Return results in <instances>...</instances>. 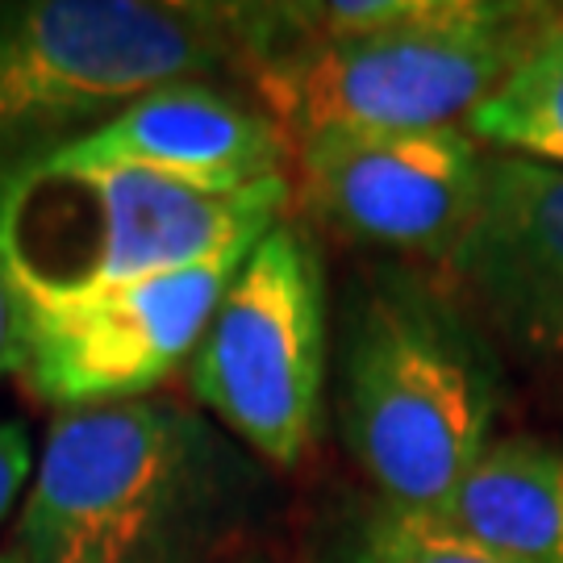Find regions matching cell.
I'll use <instances>...</instances> for the list:
<instances>
[{
    "instance_id": "cell-15",
    "label": "cell",
    "mask_w": 563,
    "mask_h": 563,
    "mask_svg": "<svg viewBox=\"0 0 563 563\" xmlns=\"http://www.w3.org/2000/svg\"><path fill=\"white\" fill-rule=\"evenodd\" d=\"M25 360V342H21V305L13 297V288L0 276V376L21 372Z\"/></svg>"
},
{
    "instance_id": "cell-11",
    "label": "cell",
    "mask_w": 563,
    "mask_h": 563,
    "mask_svg": "<svg viewBox=\"0 0 563 563\" xmlns=\"http://www.w3.org/2000/svg\"><path fill=\"white\" fill-rule=\"evenodd\" d=\"M418 514L509 563H563V451L501 439Z\"/></svg>"
},
{
    "instance_id": "cell-4",
    "label": "cell",
    "mask_w": 563,
    "mask_h": 563,
    "mask_svg": "<svg viewBox=\"0 0 563 563\" xmlns=\"http://www.w3.org/2000/svg\"><path fill=\"white\" fill-rule=\"evenodd\" d=\"M267 46L263 4H0V163L55 151L163 84L209 80Z\"/></svg>"
},
{
    "instance_id": "cell-7",
    "label": "cell",
    "mask_w": 563,
    "mask_h": 563,
    "mask_svg": "<svg viewBox=\"0 0 563 563\" xmlns=\"http://www.w3.org/2000/svg\"><path fill=\"white\" fill-rule=\"evenodd\" d=\"M246 255L63 301H18L25 342L21 376L42 401L67 413L142 401L192 360L225 284Z\"/></svg>"
},
{
    "instance_id": "cell-12",
    "label": "cell",
    "mask_w": 563,
    "mask_h": 563,
    "mask_svg": "<svg viewBox=\"0 0 563 563\" xmlns=\"http://www.w3.org/2000/svg\"><path fill=\"white\" fill-rule=\"evenodd\" d=\"M463 130L484 146H497V155L563 172V9L522 63L472 109Z\"/></svg>"
},
{
    "instance_id": "cell-1",
    "label": "cell",
    "mask_w": 563,
    "mask_h": 563,
    "mask_svg": "<svg viewBox=\"0 0 563 563\" xmlns=\"http://www.w3.org/2000/svg\"><path fill=\"white\" fill-rule=\"evenodd\" d=\"M246 463L176 401L76 409L51 426L9 551L21 563H197L239 518Z\"/></svg>"
},
{
    "instance_id": "cell-2",
    "label": "cell",
    "mask_w": 563,
    "mask_h": 563,
    "mask_svg": "<svg viewBox=\"0 0 563 563\" xmlns=\"http://www.w3.org/2000/svg\"><path fill=\"white\" fill-rule=\"evenodd\" d=\"M288 176L205 192L142 167L38 151L0 163V276L18 301L84 297L246 255L288 218Z\"/></svg>"
},
{
    "instance_id": "cell-8",
    "label": "cell",
    "mask_w": 563,
    "mask_h": 563,
    "mask_svg": "<svg viewBox=\"0 0 563 563\" xmlns=\"http://www.w3.org/2000/svg\"><path fill=\"white\" fill-rule=\"evenodd\" d=\"M309 205L339 234L451 272L484 192L481 142L439 130H313L292 142Z\"/></svg>"
},
{
    "instance_id": "cell-13",
    "label": "cell",
    "mask_w": 563,
    "mask_h": 563,
    "mask_svg": "<svg viewBox=\"0 0 563 563\" xmlns=\"http://www.w3.org/2000/svg\"><path fill=\"white\" fill-rule=\"evenodd\" d=\"M342 563H509L484 547L451 534L446 526L430 522L418 509H393L376 505L355 539L346 547Z\"/></svg>"
},
{
    "instance_id": "cell-5",
    "label": "cell",
    "mask_w": 563,
    "mask_h": 563,
    "mask_svg": "<svg viewBox=\"0 0 563 563\" xmlns=\"http://www.w3.org/2000/svg\"><path fill=\"white\" fill-rule=\"evenodd\" d=\"M555 13L551 4L509 0H409L380 30L272 46L251 63V80L292 142L334 125H460L522 63Z\"/></svg>"
},
{
    "instance_id": "cell-6",
    "label": "cell",
    "mask_w": 563,
    "mask_h": 563,
    "mask_svg": "<svg viewBox=\"0 0 563 563\" xmlns=\"http://www.w3.org/2000/svg\"><path fill=\"white\" fill-rule=\"evenodd\" d=\"M325 318L322 255L284 218L239 263L188 360L197 401L276 467L301 463L322 426Z\"/></svg>"
},
{
    "instance_id": "cell-10",
    "label": "cell",
    "mask_w": 563,
    "mask_h": 563,
    "mask_svg": "<svg viewBox=\"0 0 563 563\" xmlns=\"http://www.w3.org/2000/svg\"><path fill=\"white\" fill-rule=\"evenodd\" d=\"M55 151L97 167H142L205 192H242L288 176L292 139L260 101L209 80H180Z\"/></svg>"
},
{
    "instance_id": "cell-16",
    "label": "cell",
    "mask_w": 563,
    "mask_h": 563,
    "mask_svg": "<svg viewBox=\"0 0 563 563\" xmlns=\"http://www.w3.org/2000/svg\"><path fill=\"white\" fill-rule=\"evenodd\" d=\"M0 563H21V560L13 555V551H0Z\"/></svg>"
},
{
    "instance_id": "cell-3",
    "label": "cell",
    "mask_w": 563,
    "mask_h": 563,
    "mask_svg": "<svg viewBox=\"0 0 563 563\" xmlns=\"http://www.w3.org/2000/svg\"><path fill=\"white\" fill-rule=\"evenodd\" d=\"M339 426L380 505L430 509L493 446L497 380L476 330L439 288L376 272L339 346Z\"/></svg>"
},
{
    "instance_id": "cell-14",
    "label": "cell",
    "mask_w": 563,
    "mask_h": 563,
    "mask_svg": "<svg viewBox=\"0 0 563 563\" xmlns=\"http://www.w3.org/2000/svg\"><path fill=\"white\" fill-rule=\"evenodd\" d=\"M30 476H34V446H30L25 426L0 418V526L25 497Z\"/></svg>"
},
{
    "instance_id": "cell-9",
    "label": "cell",
    "mask_w": 563,
    "mask_h": 563,
    "mask_svg": "<svg viewBox=\"0 0 563 563\" xmlns=\"http://www.w3.org/2000/svg\"><path fill=\"white\" fill-rule=\"evenodd\" d=\"M518 355L563 372V172L488 155L476 222L446 272Z\"/></svg>"
}]
</instances>
